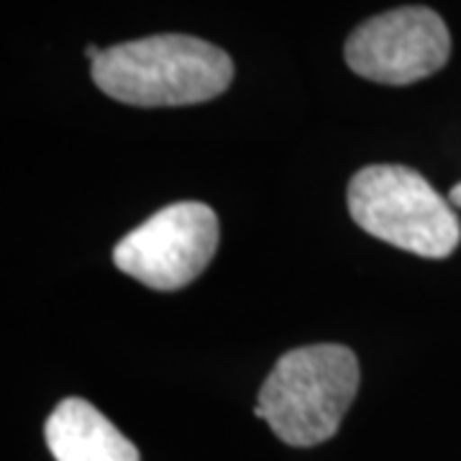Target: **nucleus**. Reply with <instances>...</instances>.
I'll return each mask as SVG.
<instances>
[{"mask_svg":"<svg viewBox=\"0 0 461 461\" xmlns=\"http://www.w3.org/2000/svg\"><path fill=\"white\" fill-rule=\"evenodd\" d=\"M359 362L348 346L293 348L264 379L257 415L285 444L318 446L333 438L359 393Z\"/></svg>","mask_w":461,"mask_h":461,"instance_id":"obj_2","label":"nucleus"},{"mask_svg":"<svg viewBox=\"0 0 461 461\" xmlns=\"http://www.w3.org/2000/svg\"><path fill=\"white\" fill-rule=\"evenodd\" d=\"M346 198L357 226L384 244L426 259H444L459 247L454 208L411 167H364L348 182Z\"/></svg>","mask_w":461,"mask_h":461,"instance_id":"obj_3","label":"nucleus"},{"mask_svg":"<svg viewBox=\"0 0 461 461\" xmlns=\"http://www.w3.org/2000/svg\"><path fill=\"white\" fill-rule=\"evenodd\" d=\"M44 436L57 461H139V448L83 397L62 400Z\"/></svg>","mask_w":461,"mask_h":461,"instance_id":"obj_6","label":"nucleus"},{"mask_svg":"<svg viewBox=\"0 0 461 461\" xmlns=\"http://www.w3.org/2000/svg\"><path fill=\"white\" fill-rule=\"evenodd\" d=\"M218 215L205 203H172L123 236L113 249L115 267L151 290H182L198 280L218 249Z\"/></svg>","mask_w":461,"mask_h":461,"instance_id":"obj_4","label":"nucleus"},{"mask_svg":"<svg viewBox=\"0 0 461 461\" xmlns=\"http://www.w3.org/2000/svg\"><path fill=\"white\" fill-rule=\"evenodd\" d=\"M93 80L126 105L177 108L218 98L233 80V62L211 41L159 33L103 50Z\"/></svg>","mask_w":461,"mask_h":461,"instance_id":"obj_1","label":"nucleus"},{"mask_svg":"<svg viewBox=\"0 0 461 461\" xmlns=\"http://www.w3.org/2000/svg\"><path fill=\"white\" fill-rule=\"evenodd\" d=\"M451 36L426 5H405L364 21L346 41V65L382 85H412L448 62Z\"/></svg>","mask_w":461,"mask_h":461,"instance_id":"obj_5","label":"nucleus"},{"mask_svg":"<svg viewBox=\"0 0 461 461\" xmlns=\"http://www.w3.org/2000/svg\"><path fill=\"white\" fill-rule=\"evenodd\" d=\"M448 200H451V203H454L456 208H461V182H459V185H454V187H451V193H448Z\"/></svg>","mask_w":461,"mask_h":461,"instance_id":"obj_7","label":"nucleus"}]
</instances>
